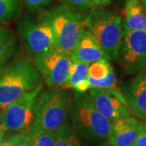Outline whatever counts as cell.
<instances>
[{
  "label": "cell",
  "mask_w": 146,
  "mask_h": 146,
  "mask_svg": "<svg viewBox=\"0 0 146 146\" xmlns=\"http://www.w3.org/2000/svg\"><path fill=\"white\" fill-rule=\"evenodd\" d=\"M68 115L73 128L89 142L107 140L112 122L96 110L88 94L76 92L69 102Z\"/></svg>",
  "instance_id": "obj_1"
},
{
  "label": "cell",
  "mask_w": 146,
  "mask_h": 146,
  "mask_svg": "<svg viewBox=\"0 0 146 146\" xmlns=\"http://www.w3.org/2000/svg\"><path fill=\"white\" fill-rule=\"evenodd\" d=\"M43 84L25 94L2 110V125L7 131H25L33 122V108Z\"/></svg>",
  "instance_id": "obj_6"
},
{
  "label": "cell",
  "mask_w": 146,
  "mask_h": 146,
  "mask_svg": "<svg viewBox=\"0 0 146 146\" xmlns=\"http://www.w3.org/2000/svg\"><path fill=\"white\" fill-rule=\"evenodd\" d=\"M18 31L27 50L34 56L56 47L52 26L42 16L36 21L29 18L21 21L18 25Z\"/></svg>",
  "instance_id": "obj_9"
},
{
  "label": "cell",
  "mask_w": 146,
  "mask_h": 146,
  "mask_svg": "<svg viewBox=\"0 0 146 146\" xmlns=\"http://www.w3.org/2000/svg\"><path fill=\"white\" fill-rule=\"evenodd\" d=\"M6 132H7V130L3 127V125L0 126V144L2 143V141H3Z\"/></svg>",
  "instance_id": "obj_26"
},
{
  "label": "cell",
  "mask_w": 146,
  "mask_h": 146,
  "mask_svg": "<svg viewBox=\"0 0 146 146\" xmlns=\"http://www.w3.org/2000/svg\"><path fill=\"white\" fill-rule=\"evenodd\" d=\"M86 29L89 30L110 61L118 58L122 40V17L102 7H94L85 16Z\"/></svg>",
  "instance_id": "obj_2"
},
{
  "label": "cell",
  "mask_w": 146,
  "mask_h": 146,
  "mask_svg": "<svg viewBox=\"0 0 146 146\" xmlns=\"http://www.w3.org/2000/svg\"><path fill=\"white\" fill-rule=\"evenodd\" d=\"M123 29L145 30L146 29V13L141 0H127L123 9Z\"/></svg>",
  "instance_id": "obj_15"
},
{
  "label": "cell",
  "mask_w": 146,
  "mask_h": 146,
  "mask_svg": "<svg viewBox=\"0 0 146 146\" xmlns=\"http://www.w3.org/2000/svg\"><path fill=\"white\" fill-rule=\"evenodd\" d=\"M26 7L32 11H36L49 6L52 0H23Z\"/></svg>",
  "instance_id": "obj_23"
},
{
  "label": "cell",
  "mask_w": 146,
  "mask_h": 146,
  "mask_svg": "<svg viewBox=\"0 0 146 146\" xmlns=\"http://www.w3.org/2000/svg\"><path fill=\"white\" fill-rule=\"evenodd\" d=\"M64 5L68 6L72 10L80 13L86 12L89 9H92L95 5L94 0H62Z\"/></svg>",
  "instance_id": "obj_21"
},
{
  "label": "cell",
  "mask_w": 146,
  "mask_h": 146,
  "mask_svg": "<svg viewBox=\"0 0 146 146\" xmlns=\"http://www.w3.org/2000/svg\"><path fill=\"white\" fill-rule=\"evenodd\" d=\"M95 5L98 7H105L110 4V0H94Z\"/></svg>",
  "instance_id": "obj_25"
},
{
  "label": "cell",
  "mask_w": 146,
  "mask_h": 146,
  "mask_svg": "<svg viewBox=\"0 0 146 146\" xmlns=\"http://www.w3.org/2000/svg\"><path fill=\"white\" fill-rule=\"evenodd\" d=\"M144 123H145V124H146V119L145 120H144Z\"/></svg>",
  "instance_id": "obj_31"
},
{
  "label": "cell",
  "mask_w": 146,
  "mask_h": 146,
  "mask_svg": "<svg viewBox=\"0 0 146 146\" xmlns=\"http://www.w3.org/2000/svg\"><path fill=\"white\" fill-rule=\"evenodd\" d=\"M11 146H34L28 131L15 132L7 139Z\"/></svg>",
  "instance_id": "obj_22"
},
{
  "label": "cell",
  "mask_w": 146,
  "mask_h": 146,
  "mask_svg": "<svg viewBox=\"0 0 146 146\" xmlns=\"http://www.w3.org/2000/svg\"><path fill=\"white\" fill-rule=\"evenodd\" d=\"M131 114L137 119H146V71L142 70L121 87Z\"/></svg>",
  "instance_id": "obj_11"
},
{
  "label": "cell",
  "mask_w": 146,
  "mask_h": 146,
  "mask_svg": "<svg viewBox=\"0 0 146 146\" xmlns=\"http://www.w3.org/2000/svg\"><path fill=\"white\" fill-rule=\"evenodd\" d=\"M141 4L143 6V7H144V10H145L146 13V0H141Z\"/></svg>",
  "instance_id": "obj_28"
},
{
  "label": "cell",
  "mask_w": 146,
  "mask_h": 146,
  "mask_svg": "<svg viewBox=\"0 0 146 146\" xmlns=\"http://www.w3.org/2000/svg\"><path fill=\"white\" fill-rule=\"evenodd\" d=\"M18 0H0V22L10 21L18 8Z\"/></svg>",
  "instance_id": "obj_20"
},
{
  "label": "cell",
  "mask_w": 146,
  "mask_h": 146,
  "mask_svg": "<svg viewBox=\"0 0 146 146\" xmlns=\"http://www.w3.org/2000/svg\"><path fill=\"white\" fill-rule=\"evenodd\" d=\"M114 68L106 58L89 64L87 82L90 89H109L116 87Z\"/></svg>",
  "instance_id": "obj_14"
},
{
  "label": "cell",
  "mask_w": 146,
  "mask_h": 146,
  "mask_svg": "<svg viewBox=\"0 0 146 146\" xmlns=\"http://www.w3.org/2000/svg\"><path fill=\"white\" fill-rule=\"evenodd\" d=\"M54 146H81L78 133L68 122L55 131Z\"/></svg>",
  "instance_id": "obj_18"
},
{
  "label": "cell",
  "mask_w": 146,
  "mask_h": 146,
  "mask_svg": "<svg viewBox=\"0 0 146 146\" xmlns=\"http://www.w3.org/2000/svg\"><path fill=\"white\" fill-rule=\"evenodd\" d=\"M87 94L96 110L110 122L132 115L123 95L116 87L90 89Z\"/></svg>",
  "instance_id": "obj_10"
},
{
  "label": "cell",
  "mask_w": 146,
  "mask_h": 146,
  "mask_svg": "<svg viewBox=\"0 0 146 146\" xmlns=\"http://www.w3.org/2000/svg\"><path fill=\"white\" fill-rule=\"evenodd\" d=\"M117 60L127 74L139 72L146 68V29H123Z\"/></svg>",
  "instance_id": "obj_7"
},
{
  "label": "cell",
  "mask_w": 146,
  "mask_h": 146,
  "mask_svg": "<svg viewBox=\"0 0 146 146\" xmlns=\"http://www.w3.org/2000/svg\"><path fill=\"white\" fill-rule=\"evenodd\" d=\"M99 146H110V144L108 143V142H106V143H103V144L100 145Z\"/></svg>",
  "instance_id": "obj_29"
},
{
  "label": "cell",
  "mask_w": 146,
  "mask_h": 146,
  "mask_svg": "<svg viewBox=\"0 0 146 146\" xmlns=\"http://www.w3.org/2000/svg\"><path fill=\"white\" fill-rule=\"evenodd\" d=\"M69 55L58 47L34 56L35 68L50 87H62L66 82L71 66Z\"/></svg>",
  "instance_id": "obj_8"
},
{
  "label": "cell",
  "mask_w": 146,
  "mask_h": 146,
  "mask_svg": "<svg viewBox=\"0 0 146 146\" xmlns=\"http://www.w3.org/2000/svg\"><path fill=\"white\" fill-rule=\"evenodd\" d=\"M2 125V110H0V126Z\"/></svg>",
  "instance_id": "obj_30"
},
{
  "label": "cell",
  "mask_w": 146,
  "mask_h": 146,
  "mask_svg": "<svg viewBox=\"0 0 146 146\" xmlns=\"http://www.w3.org/2000/svg\"><path fill=\"white\" fill-rule=\"evenodd\" d=\"M69 57L71 61L83 62L90 64L106 58V56L93 34L86 29L80 36Z\"/></svg>",
  "instance_id": "obj_13"
},
{
  "label": "cell",
  "mask_w": 146,
  "mask_h": 146,
  "mask_svg": "<svg viewBox=\"0 0 146 146\" xmlns=\"http://www.w3.org/2000/svg\"><path fill=\"white\" fill-rule=\"evenodd\" d=\"M16 38L8 28L0 26V68L8 62L15 54Z\"/></svg>",
  "instance_id": "obj_16"
},
{
  "label": "cell",
  "mask_w": 146,
  "mask_h": 146,
  "mask_svg": "<svg viewBox=\"0 0 146 146\" xmlns=\"http://www.w3.org/2000/svg\"><path fill=\"white\" fill-rule=\"evenodd\" d=\"M42 77L29 61L11 65L0 76V110L42 84Z\"/></svg>",
  "instance_id": "obj_3"
},
{
  "label": "cell",
  "mask_w": 146,
  "mask_h": 146,
  "mask_svg": "<svg viewBox=\"0 0 146 146\" xmlns=\"http://www.w3.org/2000/svg\"><path fill=\"white\" fill-rule=\"evenodd\" d=\"M0 146H11L9 144V142L7 141H7H2V143L0 144Z\"/></svg>",
  "instance_id": "obj_27"
},
{
  "label": "cell",
  "mask_w": 146,
  "mask_h": 146,
  "mask_svg": "<svg viewBox=\"0 0 146 146\" xmlns=\"http://www.w3.org/2000/svg\"><path fill=\"white\" fill-rule=\"evenodd\" d=\"M69 100L59 87L41 91L34 103L33 122L46 130L56 131L68 122Z\"/></svg>",
  "instance_id": "obj_5"
},
{
  "label": "cell",
  "mask_w": 146,
  "mask_h": 146,
  "mask_svg": "<svg viewBox=\"0 0 146 146\" xmlns=\"http://www.w3.org/2000/svg\"><path fill=\"white\" fill-rule=\"evenodd\" d=\"M131 146H146V124L144 122L140 133Z\"/></svg>",
  "instance_id": "obj_24"
},
{
  "label": "cell",
  "mask_w": 146,
  "mask_h": 146,
  "mask_svg": "<svg viewBox=\"0 0 146 146\" xmlns=\"http://www.w3.org/2000/svg\"><path fill=\"white\" fill-rule=\"evenodd\" d=\"M27 131L34 146H54L55 131L46 130L34 123H32Z\"/></svg>",
  "instance_id": "obj_19"
},
{
  "label": "cell",
  "mask_w": 146,
  "mask_h": 146,
  "mask_svg": "<svg viewBox=\"0 0 146 146\" xmlns=\"http://www.w3.org/2000/svg\"><path fill=\"white\" fill-rule=\"evenodd\" d=\"M42 16L52 26L56 47L70 55L80 35L86 29L85 16L64 4L47 11Z\"/></svg>",
  "instance_id": "obj_4"
},
{
  "label": "cell",
  "mask_w": 146,
  "mask_h": 146,
  "mask_svg": "<svg viewBox=\"0 0 146 146\" xmlns=\"http://www.w3.org/2000/svg\"><path fill=\"white\" fill-rule=\"evenodd\" d=\"M89 63L72 61L66 82L61 88L74 89L77 84L85 80L89 74Z\"/></svg>",
  "instance_id": "obj_17"
},
{
  "label": "cell",
  "mask_w": 146,
  "mask_h": 146,
  "mask_svg": "<svg viewBox=\"0 0 146 146\" xmlns=\"http://www.w3.org/2000/svg\"><path fill=\"white\" fill-rule=\"evenodd\" d=\"M143 126L136 118L127 117L112 122V127L108 137L110 146H131L140 133Z\"/></svg>",
  "instance_id": "obj_12"
}]
</instances>
